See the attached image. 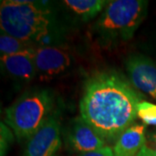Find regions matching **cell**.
<instances>
[{"label": "cell", "mask_w": 156, "mask_h": 156, "mask_svg": "<svg viewBox=\"0 0 156 156\" xmlns=\"http://www.w3.org/2000/svg\"><path fill=\"white\" fill-rule=\"evenodd\" d=\"M146 126L133 124L116 140L113 147L114 156H137L145 141Z\"/></svg>", "instance_id": "cell-10"}, {"label": "cell", "mask_w": 156, "mask_h": 156, "mask_svg": "<svg viewBox=\"0 0 156 156\" xmlns=\"http://www.w3.org/2000/svg\"><path fill=\"white\" fill-rule=\"evenodd\" d=\"M58 26L56 12L50 2L1 1V31L41 46L55 42Z\"/></svg>", "instance_id": "cell-2"}, {"label": "cell", "mask_w": 156, "mask_h": 156, "mask_svg": "<svg viewBox=\"0 0 156 156\" xmlns=\"http://www.w3.org/2000/svg\"><path fill=\"white\" fill-rule=\"evenodd\" d=\"M61 110L58 108L28 140L23 156H54L62 145Z\"/></svg>", "instance_id": "cell-6"}, {"label": "cell", "mask_w": 156, "mask_h": 156, "mask_svg": "<svg viewBox=\"0 0 156 156\" xmlns=\"http://www.w3.org/2000/svg\"><path fill=\"white\" fill-rule=\"evenodd\" d=\"M125 67L130 83L140 93L156 101V62L144 55H131Z\"/></svg>", "instance_id": "cell-8"}, {"label": "cell", "mask_w": 156, "mask_h": 156, "mask_svg": "<svg viewBox=\"0 0 156 156\" xmlns=\"http://www.w3.org/2000/svg\"><path fill=\"white\" fill-rule=\"evenodd\" d=\"M123 75L101 70L86 79L80 116L106 141H114L134 124L143 95Z\"/></svg>", "instance_id": "cell-1"}, {"label": "cell", "mask_w": 156, "mask_h": 156, "mask_svg": "<svg viewBox=\"0 0 156 156\" xmlns=\"http://www.w3.org/2000/svg\"><path fill=\"white\" fill-rule=\"evenodd\" d=\"M12 139L13 136L11 130L4 125V123L1 122V156L5 155L6 151L11 145Z\"/></svg>", "instance_id": "cell-15"}, {"label": "cell", "mask_w": 156, "mask_h": 156, "mask_svg": "<svg viewBox=\"0 0 156 156\" xmlns=\"http://www.w3.org/2000/svg\"><path fill=\"white\" fill-rule=\"evenodd\" d=\"M37 77L41 81H50L61 76L72 65V57L65 48L60 45L38 46L35 50Z\"/></svg>", "instance_id": "cell-5"}, {"label": "cell", "mask_w": 156, "mask_h": 156, "mask_svg": "<svg viewBox=\"0 0 156 156\" xmlns=\"http://www.w3.org/2000/svg\"><path fill=\"white\" fill-rule=\"evenodd\" d=\"M137 156H156V128L147 132L143 147Z\"/></svg>", "instance_id": "cell-14"}, {"label": "cell", "mask_w": 156, "mask_h": 156, "mask_svg": "<svg viewBox=\"0 0 156 156\" xmlns=\"http://www.w3.org/2000/svg\"><path fill=\"white\" fill-rule=\"evenodd\" d=\"M108 2L107 0H64L61 4L73 20L86 23L101 13Z\"/></svg>", "instance_id": "cell-11"}, {"label": "cell", "mask_w": 156, "mask_h": 156, "mask_svg": "<svg viewBox=\"0 0 156 156\" xmlns=\"http://www.w3.org/2000/svg\"><path fill=\"white\" fill-rule=\"evenodd\" d=\"M137 116L147 124L156 126V105L142 101L137 106Z\"/></svg>", "instance_id": "cell-13"}, {"label": "cell", "mask_w": 156, "mask_h": 156, "mask_svg": "<svg viewBox=\"0 0 156 156\" xmlns=\"http://www.w3.org/2000/svg\"><path fill=\"white\" fill-rule=\"evenodd\" d=\"M36 49L17 54L1 56L2 71L15 81L24 83H30L37 77L34 59Z\"/></svg>", "instance_id": "cell-9"}, {"label": "cell", "mask_w": 156, "mask_h": 156, "mask_svg": "<svg viewBox=\"0 0 156 156\" xmlns=\"http://www.w3.org/2000/svg\"><path fill=\"white\" fill-rule=\"evenodd\" d=\"M58 108L57 98L52 89L32 88L6 108L5 122L17 139L28 140Z\"/></svg>", "instance_id": "cell-3"}, {"label": "cell", "mask_w": 156, "mask_h": 156, "mask_svg": "<svg viewBox=\"0 0 156 156\" xmlns=\"http://www.w3.org/2000/svg\"><path fill=\"white\" fill-rule=\"evenodd\" d=\"M62 135L68 147L80 154L95 151L107 146L106 140L81 116L69 121L62 130Z\"/></svg>", "instance_id": "cell-7"}, {"label": "cell", "mask_w": 156, "mask_h": 156, "mask_svg": "<svg viewBox=\"0 0 156 156\" xmlns=\"http://www.w3.org/2000/svg\"><path fill=\"white\" fill-rule=\"evenodd\" d=\"M38 46L15 37L4 31L0 34V52L1 56L17 54L27 50H35Z\"/></svg>", "instance_id": "cell-12"}, {"label": "cell", "mask_w": 156, "mask_h": 156, "mask_svg": "<svg viewBox=\"0 0 156 156\" xmlns=\"http://www.w3.org/2000/svg\"><path fill=\"white\" fill-rule=\"evenodd\" d=\"M78 156H114V154H113V149L110 147L105 146V147L95 151L80 154Z\"/></svg>", "instance_id": "cell-16"}, {"label": "cell", "mask_w": 156, "mask_h": 156, "mask_svg": "<svg viewBox=\"0 0 156 156\" xmlns=\"http://www.w3.org/2000/svg\"><path fill=\"white\" fill-rule=\"evenodd\" d=\"M148 2L144 0H113L101 13L93 32L101 44H116L133 38L147 14Z\"/></svg>", "instance_id": "cell-4"}]
</instances>
